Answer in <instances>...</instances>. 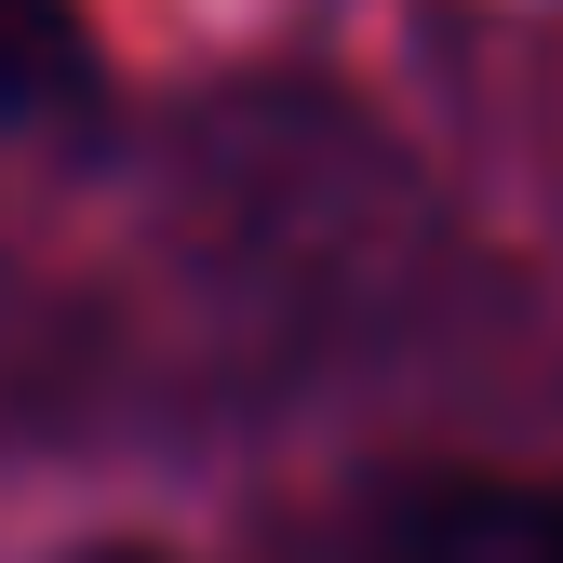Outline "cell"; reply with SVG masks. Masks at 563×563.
I'll return each instance as SVG.
<instances>
[{"label": "cell", "instance_id": "cell-2", "mask_svg": "<svg viewBox=\"0 0 563 563\" xmlns=\"http://www.w3.org/2000/svg\"><path fill=\"white\" fill-rule=\"evenodd\" d=\"M95 108V27L81 0H0V134L81 121Z\"/></svg>", "mask_w": 563, "mask_h": 563}, {"label": "cell", "instance_id": "cell-1", "mask_svg": "<svg viewBox=\"0 0 563 563\" xmlns=\"http://www.w3.org/2000/svg\"><path fill=\"white\" fill-rule=\"evenodd\" d=\"M349 563H563V483L416 470L349 523Z\"/></svg>", "mask_w": 563, "mask_h": 563}, {"label": "cell", "instance_id": "cell-3", "mask_svg": "<svg viewBox=\"0 0 563 563\" xmlns=\"http://www.w3.org/2000/svg\"><path fill=\"white\" fill-rule=\"evenodd\" d=\"M67 563H175V550H67Z\"/></svg>", "mask_w": 563, "mask_h": 563}]
</instances>
